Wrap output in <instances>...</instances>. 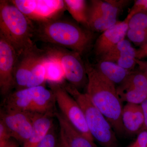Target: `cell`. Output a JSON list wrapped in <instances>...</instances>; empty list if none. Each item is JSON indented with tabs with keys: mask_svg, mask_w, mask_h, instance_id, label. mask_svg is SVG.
<instances>
[{
	"mask_svg": "<svg viewBox=\"0 0 147 147\" xmlns=\"http://www.w3.org/2000/svg\"><path fill=\"white\" fill-rule=\"evenodd\" d=\"M43 49L47 54L59 60L65 79L69 84L78 90L86 87L88 76L85 61L82 59V55L75 51L50 44Z\"/></svg>",
	"mask_w": 147,
	"mask_h": 147,
	"instance_id": "obj_6",
	"label": "cell"
},
{
	"mask_svg": "<svg viewBox=\"0 0 147 147\" xmlns=\"http://www.w3.org/2000/svg\"><path fill=\"white\" fill-rule=\"evenodd\" d=\"M126 36L130 42L139 47L147 44V32L139 29L129 28Z\"/></svg>",
	"mask_w": 147,
	"mask_h": 147,
	"instance_id": "obj_23",
	"label": "cell"
},
{
	"mask_svg": "<svg viewBox=\"0 0 147 147\" xmlns=\"http://www.w3.org/2000/svg\"><path fill=\"white\" fill-rule=\"evenodd\" d=\"M46 54L45 64L46 81L55 83H62L65 77L60 62L57 58L47 53Z\"/></svg>",
	"mask_w": 147,
	"mask_h": 147,
	"instance_id": "obj_22",
	"label": "cell"
},
{
	"mask_svg": "<svg viewBox=\"0 0 147 147\" xmlns=\"http://www.w3.org/2000/svg\"><path fill=\"white\" fill-rule=\"evenodd\" d=\"M141 12L147 13V0H136L129 11L125 20L129 22L132 16Z\"/></svg>",
	"mask_w": 147,
	"mask_h": 147,
	"instance_id": "obj_26",
	"label": "cell"
},
{
	"mask_svg": "<svg viewBox=\"0 0 147 147\" xmlns=\"http://www.w3.org/2000/svg\"><path fill=\"white\" fill-rule=\"evenodd\" d=\"M35 24L45 23L62 17L66 9L62 0H12Z\"/></svg>",
	"mask_w": 147,
	"mask_h": 147,
	"instance_id": "obj_9",
	"label": "cell"
},
{
	"mask_svg": "<svg viewBox=\"0 0 147 147\" xmlns=\"http://www.w3.org/2000/svg\"><path fill=\"white\" fill-rule=\"evenodd\" d=\"M40 50L36 45L18 54L13 71L14 88L16 90L26 88L32 66Z\"/></svg>",
	"mask_w": 147,
	"mask_h": 147,
	"instance_id": "obj_14",
	"label": "cell"
},
{
	"mask_svg": "<svg viewBox=\"0 0 147 147\" xmlns=\"http://www.w3.org/2000/svg\"><path fill=\"white\" fill-rule=\"evenodd\" d=\"M94 66L103 76L115 86H118L123 83L132 71L127 70L113 62L102 60H98Z\"/></svg>",
	"mask_w": 147,
	"mask_h": 147,
	"instance_id": "obj_19",
	"label": "cell"
},
{
	"mask_svg": "<svg viewBox=\"0 0 147 147\" xmlns=\"http://www.w3.org/2000/svg\"><path fill=\"white\" fill-rule=\"evenodd\" d=\"M88 76L86 94L119 134L124 129L121 115L123 106L116 86L101 74L94 65L85 61Z\"/></svg>",
	"mask_w": 147,
	"mask_h": 147,
	"instance_id": "obj_2",
	"label": "cell"
},
{
	"mask_svg": "<svg viewBox=\"0 0 147 147\" xmlns=\"http://www.w3.org/2000/svg\"><path fill=\"white\" fill-rule=\"evenodd\" d=\"M66 9L74 21L90 30L88 23V5L85 0H64Z\"/></svg>",
	"mask_w": 147,
	"mask_h": 147,
	"instance_id": "obj_21",
	"label": "cell"
},
{
	"mask_svg": "<svg viewBox=\"0 0 147 147\" xmlns=\"http://www.w3.org/2000/svg\"><path fill=\"white\" fill-rule=\"evenodd\" d=\"M116 88L122 102L141 105L147 98V76L139 69L133 70Z\"/></svg>",
	"mask_w": 147,
	"mask_h": 147,
	"instance_id": "obj_11",
	"label": "cell"
},
{
	"mask_svg": "<svg viewBox=\"0 0 147 147\" xmlns=\"http://www.w3.org/2000/svg\"><path fill=\"white\" fill-rule=\"evenodd\" d=\"M17 56L14 47L0 36V92L5 97L14 88L13 71Z\"/></svg>",
	"mask_w": 147,
	"mask_h": 147,
	"instance_id": "obj_12",
	"label": "cell"
},
{
	"mask_svg": "<svg viewBox=\"0 0 147 147\" xmlns=\"http://www.w3.org/2000/svg\"><path fill=\"white\" fill-rule=\"evenodd\" d=\"M36 114L3 109L1 110V120L8 129L11 138L23 146L31 134Z\"/></svg>",
	"mask_w": 147,
	"mask_h": 147,
	"instance_id": "obj_10",
	"label": "cell"
},
{
	"mask_svg": "<svg viewBox=\"0 0 147 147\" xmlns=\"http://www.w3.org/2000/svg\"><path fill=\"white\" fill-rule=\"evenodd\" d=\"M55 98L53 91L44 85L10 93L5 98L4 109L45 114L53 110Z\"/></svg>",
	"mask_w": 147,
	"mask_h": 147,
	"instance_id": "obj_5",
	"label": "cell"
},
{
	"mask_svg": "<svg viewBox=\"0 0 147 147\" xmlns=\"http://www.w3.org/2000/svg\"><path fill=\"white\" fill-rule=\"evenodd\" d=\"M129 1L92 0L88 5V23L92 32H102L118 22L121 10Z\"/></svg>",
	"mask_w": 147,
	"mask_h": 147,
	"instance_id": "obj_8",
	"label": "cell"
},
{
	"mask_svg": "<svg viewBox=\"0 0 147 147\" xmlns=\"http://www.w3.org/2000/svg\"><path fill=\"white\" fill-rule=\"evenodd\" d=\"M144 116L145 123L143 130H147V98L141 104Z\"/></svg>",
	"mask_w": 147,
	"mask_h": 147,
	"instance_id": "obj_32",
	"label": "cell"
},
{
	"mask_svg": "<svg viewBox=\"0 0 147 147\" xmlns=\"http://www.w3.org/2000/svg\"><path fill=\"white\" fill-rule=\"evenodd\" d=\"M58 147H71L66 140L63 132L60 130L59 137Z\"/></svg>",
	"mask_w": 147,
	"mask_h": 147,
	"instance_id": "obj_31",
	"label": "cell"
},
{
	"mask_svg": "<svg viewBox=\"0 0 147 147\" xmlns=\"http://www.w3.org/2000/svg\"><path fill=\"white\" fill-rule=\"evenodd\" d=\"M9 131L2 121L0 120V147H5L11 139Z\"/></svg>",
	"mask_w": 147,
	"mask_h": 147,
	"instance_id": "obj_27",
	"label": "cell"
},
{
	"mask_svg": "<svg viewBox=\"0 0 147 147\" xmlns=\"http://www.w3.org/2000/svg\"><path fill=\"white\" fill-rule=\"evenodd\" d=\"M136 63L139 69L146 74L147 76V61H143L136 59Z\"/></svg>",
	"mask_w": 147,
	"mask_h": 147,
	"instance_id": "obj_30",
	"label": "cell"
},
{
	"mask_svg": "<svg viewBox=\"0 0 147 147\" xmlns=\"http://www.w3.org/2000/svg\"><path fill=\"white\" fill-rule=\"evenodd\" d=\"M35 25L11 1H0V36L17 54L35 46L32 38Z\"/></svg>",
	"mask_w": 147,
	"mask_h": 147,
	"instance_id": "obj_3",
	"label": "cell"
},
{
	"mask_svg": "<svg viewBox=\"0 0 147 147\" xmlns=\"http://www.w3.org/2000/svg\"><path fill=\"white\" fill-rule=\"evenodd\" d=\"M5 147H19L18 142L15 139L11 138Z\"/></svg>",
	"mask_w": 147,
	"mask_h": 147,
	"instance_id": "obj_33",
	"label": "cell"
},
{
	"mask_svg": "<svg viewBox=\"0 0 147 147\" xmlns=\"http://www.w3.org/2000/svg\"><path fill=\"white\" fill-rule=\"evenodd\" d=\"M136 50L129 40L124 39L98 60L113 62L127 70L133 71L137 65Z\"/></svg>",
	"mask_w": 147,
	"mask_h": 147,
	"instance_id": "obj_15",
	"label": "cell"
},
{
	"mask_svg": "<svg viewBox=\"0 0 147 147\" xmlns=\"http://www.w3.org/2000/svg\"><path fill=\"white\" fill-rule=\"evenodd\" d=\"M55 116L57 119L60 129L71 147H97L94 143L86 138L70 124L61 113L56 112Z\"/></svg>",
	"mask_w": 147,
	"mask_h": 147,
	"instance_id": "obj_17",
	"label": "cell"
},
{
	"mask_svg": "<svg viewBox=\"0 0 147 147\" xmlns=\"http://www.w3.org/2000/svg\"><path fill=\"white\" fill-rule=\"evenodd\" d=\"M46 57L45 51L43 49H41L32 66L26 88L44 85L46 81L45 64Z\"/></svg>",
	"mask_w": 147,
	"mask_h": 147,
	"instance_id": "obj_20",
	"label": "cell"
},
{
	"mask_svg": "<svg viewBox=\"0 0 147 147\" xmlns=\"http://www.w3.org/2000/svg\"><path fill=\"white\" fill-rule=\"evenodd\" d=\"M129 29L128 22L118 21L112 27L102 32L95 42L96 56L100 59L121 41L125 39Z\"/></svg>",
	"mask_w": 147,
	"mask_h": 147,
	"instance_id": "obj_13",
	"label": "cell"
},
{
	"mask_svg": "<svg viewBox=\"0 0 147 147\" xmlns=\"http://www.w3.org/2000/svg\"><path fill=\"white\" fill-rule=\"evenodd\" d=\"M55 94L56 102L63 115L71 124L90 141L94 139L90 133L82 108L65 90L62 83L48 82Z\"/></svg>",
	"mask_w": 147,
	"mask_h": 147,
	"instance_id": "obj_7",
	"label": "cell"
},
{
	"mask_svg": "<svg viewBox=\"0 0 147 147\" xmlns=\"http://www.w3.org/2000/svg\"><path fill=\"white\" fill-rule=\"evenodd\" d=\"M58 144L59 139L53 125L37 147H58Z\"/></svg>",
	"mask_w": 147,
	"mask_h": 147,
	"instance_id": "obj_25",
	"label": "cell"
},
{
	"mask_svg": "<svg viewBox=\"0 0 147 147\" xmlns=\"http://www.w3.org/2000/svg\"><path fill=\"white\" fill-rule=\"evenodd\" d=\"M131 147V146H130V147Z\"/></svg>",
	"mask_w": 147,
	"mask_h": 147,
	"instance_id": "obj_35",
	"label": "cell"
},
{
	"mask_svg": "<svg viewBox=\"0 0 147 147\" xmlns=\"http://www.w3.org/2000/svg\"><path fill=\"white\" fill-rule=\"evenodd\" d=\"M137 59L142 60L144 58L147 57V44L139 47L136 50Z\"/></svg>",
	"mask_w": 147,
	"mask_h": 147,
	"instance_id": "obj_29",
	"label": "cell"
},
{
	"mask_svg": "<svg viewBox=\"0 0 147 147\" xmlns=\"http://www.w3.org/2000/svg\"><path fill=\"white\" fill-rule=\"evenodd\" d=\"M131 147H133V146H132V145H131Z\"/></svg>",
	"mask_w": 147,
	"mask_h": 147,
	"instance_id": "obj_34",
	"label": "cell"
},
{
	"mask_svg": "<svg viewBox=\"0 0 147 147\" xmlns=\"http://www.w3.org/2000/svg\"><path fill=\"white\" fill-rule=\"evenodd\" d=\"M133 147H147V130H142L138 134Z\"/></svg>",
	"mask_w": 147,
	"mask_h": 147,
	"instance_id": "obj_28",
	"label": "cell"
},
{
	"mask_svg": "<svg viewBox=\"0 0 147 147\" xmlns=\"http://www.w3.org/2000/svg\"><path fill=\"white\" fill-rule=\"evenodd\" d=\"M35 25L34 37L50 45L75 51L82 56L88 53L92 45L93 32L76 21L61 17Z\"/></svg>",
	"mask_w": 147,
	"mask_h": 147,
	"instance_id": "obj_1",
	"label": "cell"
},
{
	"mask_svg": "<svg viewBox=\"0 0 147 147\" xmlns=\"http://www.w3.org/2000/svg\"><path fill=\"white\" fill-rule=\"evenodd\" d=\"M124 129L130 134L139 133L144 128V116L141 105L127 103L121 115Z\"/></svg>",
	"mask_w": 147,
	"mask_h": 147,
	"instance_id": "obj_16",
	"label": "cell"
},
{
	"mask_svg": "<svg viewBox=\"0 0 147 147\" xmlns=\"http://www.w3.org/2000/svg\"><path fill=\"white\" fill-rule=\"evenodd\" d=\"M65 90L82 108L90 133L94 140L103 147H116L114 129L105 116L93 104L86 93L70 84L62 83Z\"/></svg>",
	"mask_w": 147,
	"mask_h": 147,
	"instance_id": "obj_4",
	"label": "cell"
},
{
	"mask_svg": "<svg viewBox=\"0 0 147 147\" xmlns=\"http://www.w3.org/2000/svg\"><path fill=\"white\" fill-rule=\"evenodd\" d=\"M55 115L36 114L34 121L30 136L23 147H37L53 126V116Z\"/></svg>",
	"mask_w": 147,
	"mask_h": 147,
	"instance_id": "obj_18",
	"label": "cell"
},
{
	"mask_svg": "<svg viewBox=\"0 0 147 147\" xmlns=\"http://www.w3.org/2000/svg\"><path fill=\"white\" fill-rule=\"evenodd\" d=\"M129 28L139 29L147 32V13L141 12L131 17L128 22Z\"/></svg>",
	"mask_w": 147,
	"mask_h": 147,
	"instance_id": "obj_24",
	"label": "cell"
}]
</instances>
